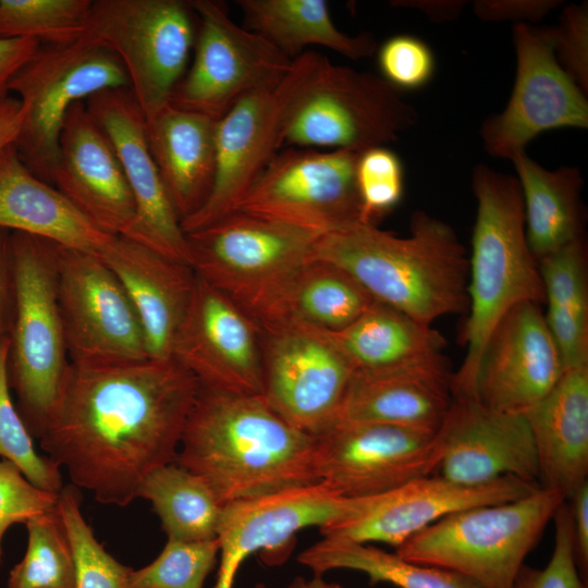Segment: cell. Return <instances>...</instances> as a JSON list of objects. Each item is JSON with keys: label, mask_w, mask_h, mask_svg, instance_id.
<instances>
[{"label": "cell", "mask_w": 588, "mask_h": 588, "mask_svg": "<svg viewBox=\"0 0 588 588\" xmlns=\"http://www.w3.org/2000/svg\"><path fill=\"white\" fill-rule=\"evenodd\" d=\"M40 44L29 38L0 39V97L13 75L33 58Z\"/></svg>", "instance_id": "obj_49"}, {"label": "cell", "mask_w": 588, "mask_h": 588, "mask_svg": "<svg viewBox=\"0 0 588 588\" xmlns=\"http://www.w3.org/2000/svg\"><path fill=\"white\" fill-rule=\"evenodd\" d=\"M555 525L554 549L548 564L541 568L523 565L514 588H587L579 573L572 519L568 504L564 501L553 518Z\"/></svg>", "instance_id": "obj_44"}, {"label": "cell", "mask_w": 588, "mask_h": 588, "mask_svg": "<svg viewBox=\"0 0 588 588\" xmlns=\"http://www.w3.org/2000/svg\"><path fill=\"white\" fill-rule=\"evenodd\" d=\"M85 105L110 139L134 198L135 219L125 238L191 266L187 236L150 152L146 121L131 89H106Z\"/></svg>", "instance_id": "obj_20"}, {"label": "cell", "mask_w": 588, "mask_h": 588, "mask_svg": "<svg viewBox=\"0 0 588 588\" xmlns=\"http://www.w3.org/2000/svg\"><path fill=\"white\" fill-rule=\"evenodd\" d=\"M289 588H343L339 584L329 583L322 579L321 576H314L311 579L296 577L292 580Z\"/></svg>", "instance_id": "obj_53"}, {"label": "cell", "mask_w": 588, "mask_h": 588, "mask_svg": "<svg viewBox=\"0 0 588 588\" xmlns=\"http://www.w3.org/2000/svg\"><path fill=\"white\" fill-rule=\"evenodd\" d=\"M359 154L341 149L277 154L236 210L318 235L362 222L356 184Z\"/></svg>", "instance_id": "obj_15"}, {"label": "cell", "mask_w": 588, "mask_h": 588, "mask_svg": "<svg viewBox=\"0 0 588 588\" xmlns=\"http://www.w3.org/2000/svg\"><path fill=\"white\" fill-rule=\"evenodd\" d=\"M13 315L8 377L16 408L33 438H40L70 365L58 298L53 243L11 232Z\"/></svg>", "instance_id": "obj_5"}, {"label": "cell", "mask_w": 588, "mask_h": 588, "mask_svg": "<svg viewBox=\"0 0 588 588\" xmlns=\"http://www.w3.org/2000/svg\"><path fill=\"white\" fill-rule=\"evenodd\" d=\"M524 415L541 487L559 490L567 500L587 481L588 366L566 369L550 393Z\"/></svg>", "instance_id": "obj_28"}, {"label": "cell", "mask_w": 588, "mask_h": 588, "mask_svg": "<svg viewBox=\"0 0 588 588\" xmlns=\"http://www.w3.org/2000/svg\"><path fill=\"white\" fill-rule=\"evenodd\" d=\"M0 228L98 257L115 237L32 173L13 144L0 152Z\"/></svg>", "instance_id": "obj_27"}, {"label": "cell", "mask_w": 588, "mask_h": 588, "mask_svg": "<svg viewBox=\"0 0 588 588\" xmlns=\"http://www.w3.org/2000/svg\"><path fill=\"white\" fill-rule=\"evenodd\" d=\"M510 161L520 187L527 242L536 259L584 238V179L579 169L548 170L525 150L513 155Z\"/></svg>", "instance_id": "obj_32"}, {"label": "cell", "mask_w": 588, "mask_h": 588, "mask_svg": "<svg viewBox=\"0 0 588 588\" xmlns=\"http://www.w3.org/2000/svg\"><path fill=\"white\" fill-rule=\"evenodd\" d=\"M24 118V109L16 97H0V152L14 144Z\"/></svg>", "instance_id": "obj_52"}, {"label": "cell", "mask_w": 588, "mask_h": 588, "mask_svg": "<svg viewBox=\"0 0 588 588\" xmlns=\"http://www.w3.org/2000/svg\"><path fill=\"white\" fill-rule=\"evenodd\" d=\"M10 234L0 228V341L9 336L14 304Z\"/></svg>", "instance_id": "obj_50"}, {"label": "cell", "mask_w": 588, "mask_h": 588, "mask_svg": "<svg viewBox=\"0 0 588 588\" xmlns=\"http://www.w3.org/2000/svg\"><path fill=\"white\" fill-rule=\"evenodd\" d=\"M186 236L196 275L255 322L321 235L236 210Z\"/></svg>", "instance_id": "obj_7"}, {"label": "cell", "mask_w": 588, "mask_h": 588, "mask_svg": "<svg viewBox=\"0 0 588 588\" xmlns=\"http://www.w3.org/2000/svg\"><path fill=\"white\" fill-rule=\"evenodd\" d=\"M561 3L560 0H478L473 3V10L482 21L526 24L542 20Z\"/></svg>", "instance_id": "obj_47"}, {"label": "cell", "mask_w": 588, "mask_h": 588, "mask_svg": "<svg viewBox=\"0 0 588 588\" xmlns=\"http://www.w3.org/2000/svg\"><path fill=\"white\" fill-rule=\"evenodd\" d=\"M328 59L307 50L275 85L242 97L216 126V174L205 205L181 222L185 234L235 211L284 144L292 109Z\"/></svg>", "instance_id": "obj_10"}, {"label": "cell", "mask_w": 588, "mask_h": 588, "mask_svg": "<svg viewBox=\"0 0 588 588\" xmlns=\"http://www.w3.org/2000/svg\"><path fill=\"white\" fill-rule=\"evenodd\" d=\"M356 184L360 201V221L376 224L390 213L404 194V168L400 157L388 147H373L359 154Z\"/></svg>", "instance_id": "obj_42"}, {"label": "cell", "mask_w": 588, "mask_h": 588, "mask_svg": "<svg viewBox=\"0 0 588 588\" xmlns=\"http://www.w3.org/2000/svg\"><path fill=\"white\" fill-rule=\"evenodd\" d=\"M564 501L561 491L540 487L511 502L457 511L409 537L395 553L464 575L481 588H514L526 556Z\"/></svg>", "instance_id": "obj_6"}, {"label": "cell", "mask_w": 588, "mask_h": 588, "mask_svg": "<svg viewBox=\"0 0 588 588\" xmlns=\"http://www.w3.org/2000/svg\"><path fill=\"white\" fill-rule=\"evenodd\" d=\"M124 287L139 319L149 359H171L196 283L193 268L123 236L99 256Z\"/></svg>", "instance_id": "obj_25"}, {"label": "cell", "mask_w": 588, "mask_h": 588, "mask_svg": "<svg viewBox=\"0 0 588 588\" xmlns=\"http://www.w3.org/2000/svg\"><path fill=\"white\" fill-rule=\"evenodd\" d=\"M417 121L415 107L380 75L327 60L295 102L284 144L363 152L396 142Z\"/></svg>", "instance_id": "obj_11"}, {"label": "cell", "mask_w": 588, "mask_h": 588, "mask_svg": "<svg viewBox=\"0 0 588 588\" xmlns=\"http://www.w3.org/2000/svg\"><path fill=\"white\" fill-rule=\"evenodd\" d=\"M219 553L218 539H168L154 562L131 572L126 588H203L205 579L218 563Z\"/></svg>", "instance_id": "obj_41"}, {"label": "cell", "mask_w": 588, "mask_h": 588, "mask_svg": "<svg viewBox=\"0 0 588 588\" xmlns=\"http://www.w3.org/2000/svg\"><path fill=\"white\" fill-rule=\"evenodd\" d=\"M555 30V56L563 70L587 94L588 11L587 4H569Z\"/></svg>", "instance_id": "obj_46"}, {"label": "cell", "mask_w": 588, "mask_h": 588, "mask_svg": "<svg viewBox=\"0 0 588 588\" xmlns=\"http://www.w3.org/2000/svg\"><path fill=\"white\" fill-rule=\"evenodd\" d=\"M375 302L348 272L311 259L291 275L255 323H287L336 332L352 324Z\"/></svg>", "instance_id": "obj_31"}, {"label": "cell", "mask_w": 588, "mask_h": 588, "mask_svg": "<svg viewBox=\"0 0 588 588\" xmlns=\"http://www.w3.org/2000/svg\"><path fill=\"white\" fill-rule=\"evenodd\" d=\"M58 498L59 493L35 487L14 463L0 461V562L9 527L56 511Z\"/></svg>", "instance_id": "obj_45"}, {"label": "cell", "mask_w": 588, "mask_h": 588, "mask_svg": "<svg viewBox=\"0 0 588 588\" xmlns=\"http://www.w3.org/2000/svg\"><path fill=\"white\" fill-rule=\"evenodd\" d=\"M554 27L515 24L516 75L507 105L487 118L480 136L488 155L511 159L543 132L588 127L586 93L560 65Z\"/></svg>", "instance_id": "obj_13"}, {"label": "cell", "mask_w": 588, "mask_h": 588, "mask_svg": "<svg viewBox=\"0 0 588 588\" xmlns=\"http://www.w3.org/2000/svg\"><path fill=\"white\" fill-rule=\"evenodd\" d=\"M376 53L380 76L400 91L420 89L434 75L433 51L418 37H390L378 47Z\"/></svg>", "instance_id": "obj_43"}, {"label": "cell", "mask_w": 588, "mask_h": 588, "mask_svg": "<svg viewBox=\"0 0 588 588\" xmlns=\"http://www.w3.org/2000/svg\"><path fill=\"white\" fill-rule=\"evenodd\" d=\"M471 188L477 208L468 255V316L461 333L466 354L453 373L452 395H474L483 347L510 309L522 303L544 304L539 264L526 237L517 179L477 164Z\"/></svg>", "instance_id": "obj_4"}, {"label": "cell", "mask_w": 588, "mask_h": 588, "mask_svg": "<svg viewBox=\"0 0 588 588\" xmlns=\"http://www.w3.org/2000/svg\"><path fill=\"white\" fill-rule=\"evenodd\" d=\"M146 125L150 152L182 222L195 215L211 193L217 120L169 105Z\"/></svg>", "instance_id": "obj_29"}, {"label": "cell", "mask_w": 588, "mask_h": 588, "mask_svg": "<svg viewBox=\"0 0 588 588\" xmlns=\"http://www.w3.org/2000/svg\"><path fill=\"white\" fill-rule=\"evenodd\" d=\"M442 455L436 475L466 486L511 476L539 479L534 439L525 415L488 408L474 395H453L437 431Z\"/></svg>", "instance_id": "obj_23"}, {"label": "cell", "mask_w": 588, "mask_h": 588, "mask_svg": "<svg viewBox=\"0 0 588 588\" xmlns=\"http://www.w3.org/2000/svg\"><path fill=\"white\" fill-rule=\"evenodd\" d=\"M547 326L564 368L588 366V274L585 238L540 259Z\"/></svg>", "instance_id": "obj_34"}, {"label": "cell", "mask_w": 588, "mask_h": 588, "mask_svg": "<svg viewBox=\"0 0 588 588\" xmlns=\"http://www.w3.org/2000/svg\"><path fill=\"white\" fill-rule=\"evenodd\" d=\"M58 298L74 364L147 359L143 329L121 282L97 255L53 243Z\"/></svg>", "instance_id": "obj_16"}, {"label": "cell", "mask_w": 588, "mask_h": 588, "mask_svg": "<svg viewBox=\"0 0 588 588\" xmlns=\"http://www.w3.org/2000/svg\"><path fill=\"white\" fill-rule=\"evenodd\" d=\"M52 185L107 234L125 237L136 208L115 150L86 108L75 102L65 115Z\"/></svg>", "instance_id": "obj_24"}, {"label": "cell", "mask_w": 588, "mask_h": 588, "mask_svg": "<svg viewBox=\"0 0 588 588\" xmlns=\"http://www.w3.org/2000/svg\"><path fill=\"white\" fill-rule=\"evenodd\" d=\"M452 378L453 372L373 377L353 373L334 421L377 422L437 432L452 403Z\"/></svg>", "instance_id": "obj_30"}, {"label": "cell", "mask_w": 588, "mask_h": 588, "mask_svg": "<svg viewBox=\"0 0 588 588\" xmlns=\"http://www.w3.org/2000/svg\"><path fill=\"white\" fill-rule=\"evenodd\" d=\"M411 234L355 222L318 237L314 259L348 272L377 302L431 326L467 311L468 255L445 222L415 211Z\"/></svg>", "instance_id": "obj_3"}, {"label": "cell", "mask_w": 588, "mask_h": 588, "mask_svg": "<svg viewBox=\"0 0 588 588\" xmlns=\"http://www.w3.org/2000/svg\"><path fill=\"white\" fill-rule=\"evenodd\" d=\"M564 371L540 305L522 303L510 309L489 335L474 395L493 411L524 415L550 393Z\"/></svg>", "instance_id": "obj_22"}, {"label": "cell", "mask_w": 588, "mask_h": 588, "mask_svg": "<svg viewBox=\"0 0 588 588\" xmlns=\"http://www.w3.org/2000/svg\"><path fill=\"white\" fill-rule=\"evenodd\" d=\"M175 463L200 477L222 505L320 481L313 436L262 395L200 384Z\"/></svg>", "instance_id": "obj_2"}, {"label": "cell", "mask_w": 588, "mask_h": 588, "mask_svg": "<svg viewBox=\"0 0 588 588\" xmlns=\"http://www.w3.org/2000/svg\"><path fill=\"white\" fill-rule=\"evenodd\" d=\"M137 498L151 502L168 539H218L223 505L200 477L175 462L151 471L138 487Z\"/></svg>", "instance_id": "obj_35"}, {"label": "cell", "mask_w": 588, "mask_h": 588, "mask_svg": "<svg viewBox=\"0 0 588 588\" xmlns=\"http://www.w3.org/2000/svg\"><path fill=\"white\" fill-rule=\"evenodd\" d=\"M394 7L411 8L422 12L436 22L454 21L458 17L467 1L461 0H402L391 2Z\"/></svg>", "instance_id": "obj_51"}, {"label": "cell", "mask_w": 588, "mask_h": 588, "mask_svg": "<svg viewBox=\"0 0 588 588\" xmlns=\"http://www.w3.org/2000/svg\"><path fill=\"white\" fill-rule=\"evenodd\" d=\"M58 510L74 558L75 588H126L133 568L118 562L96 539L82 514L77 487L62 488Z\"/></svg>", "instance_id": "obj_39"}, {"label": "cell", "mask_w": 588, "mask_h": 588, "mask_svg": "<svg viewBox=\"0 0 588 588\" xmlns=\"http://www.w3.org/2000/svg\"><path fill=\"white\" fill-rule=\"evenodd\" d=\"M267 403L292 426L316 436L330 426L353 377L320 332L296 324L258 326Z\"/></svg>", "instance_id": "obj_17"}, {"label": "cell", "mask_w": 588, "mask_h": 588, "mask_svg": "<svg viewBox=\"0 0 588 588\" xmlns=\"http://www.w3.org/2000/svg\"><path fill=\"white\" fill-rule=\"evenodd\" d=\"M195 13L182 0H96L82 38L112 51L146 123L170 105L194 49Z\"/></svg>", "instance_id": "obj_8"}, {"label": "cell", "mask_w": 588, "mask_h": 588, "mask_svg": "<svg viewBox=\"0 0 588 588\" xmlns=\"http://www.w3.org/2000/svg\"><path fill=\"white\" fill-rule=\"evenodd\" d=\"M171 358L192 372L200 385L237 394H264L262 354L256 323L228 296L197 275Z\"/></svg>", "instance_id": "obj_19"}, {"label": "cell", "mask_w": 588, "mask_h": 588, "mask_svg": "<svg viewBox=\"0 0 588 588\" xmlns=\"http://www.w3.org/2000/svg\"><path fill=\"white\" fill-rule=\"evenodd\" d=\"M315 576L346 568L363 572L369 583H388L399 588H481L458 573L408 562L369 543L323 538L297 556Z\"/></svg>", "instance_id": "obj_36"}, {"label": "cell", "mask_w": 588, "mask_h": 588, "mask_svg": "<svg viewBox=\"0 0 588 588\" xmlns=\"http://www.w3.org/2000/svg\"><path fill=\"white\" fill-rule=\"evenodd\" d=\"M245 28L261 36L294 61L309 46L329 48L351 60L373 56L378 44L370 33L340 30L323 0H237Z\"/></svg>", "instance_id": "obj_33"}, {"label": "cell", "mask_w": 588, "mask_h": 588, "mask_svg": "<svg viewBox=\"0 0 588 588\" xmlns=\"http://www.w3.org/2000/svg\"><path fill=\"white\" fill-rule=\"evenodd\" d=\"M90 0H0V39L29 38L45 46L82 39Z\"/></svg>", "instance_id": "obj_38"}, {"label": "cell", "mask_w": 588, "mask_h": 588, "mask_svg": "<svg viewBox=\"0 0 588 588\" xmlns=\"http://www.w3.org/2000/svg\"><path fill=\"white\" fill-rule=\"evenodd\" d=\"M541 486L506 476L475 486L458 485L439 475L412 480L369 498L355 515L320 528L323 538L362 543L382 542L395 549L405 540L457 511L511 502Z\"/></svg>", "instance_id": "obj_21"}, {"label": "cell", "mask_w": 588, "mask_h": 588, "mask_svg": "<svg viewBox=\"0 0 588 588\" xmlns=\"http://www.w3.org/2000/svg\"><path fill=\"white\" fill-rule=\"evenodd\" d=\"M316 331L332 343L354 375L451 372L441 333L377 301L348 327L336 332Z\"/></svg>", "instance_id": "obj_26"}, {"label": "cell", "mask_w": 588, "mask_h": 588, "mask_svg": "<svg viewBox=\"0 0 588 588\" xmlns=\"http://www.w3.org/2000/svg\"><path fill=\"white\" fill-rule=\"evenodd\" d=\"M368 499L343 498L319 481L223 505L213 588H233L241 564L255 552L261 553L266 564L283 563L299 530L320 529L353 516Z\"/></svg>", "instance_id": "obj_18"}, {"label": "cell", "mask_w": 588, "mask_h": 588, "mask_svg": "<svg viewBox=\"0 0 588 588\" xmlns=\"http://www.w3.org/2000/svg\"><path fill=\"white\" fill-rule=\"evenodd\" d=\"M199 22L193 61L170 105L222 118L242 97L278 84L293 61L256 33L233 22L224 3L191 0Z\"/></svg>", "instance_id": "obj_12"}, {"label": "cell", "mask_w": 588, "mask_h": 588, "mask_svg": "<svg viewBox=\"0 0 588 588\" xmlns=\"http://www.w3.org/2000/svg\"><path fill=\"white\" fill-rule=\"evenodd\" d=\"M198 390L173 358L70 362L40 448L75 487L126 506L151 471L175 462Z\"/></svg>", "instance_id": "obj_1"}, {"label": "cell", "mask_w": 588, "mask_h": 588, "mask_svg": "<svg viewBox=\"0 0 588 588\" xmlns=\"http://www.w3.org/2000/svg\"><path fill=\"white\" fill-rule=\"evenodd\" d=\"M313 437L319 480L352 500L433 475L442 455L438 432L393 425L334 421Z\"/></svg>", "instance_id": "obj_14"}, {"label": "cell", "mask_w": 588, "mask_h": 588, "mask_svg": "<svg viewBox=\"0 0 588 588\" xmlns=\"http://www.w3.org/2000/svg\"><path fill=\"white\" fill-rule=\"evenodd\" d=\"M572 519L576 562L583 579L588 569V481L579 486L566 500Z\"/></svg>", "instance_id": "obj_48"}, {"label": "cell", "mask_w": 588, "mask_h": 588, "mask_svg": "<svg viewBox=\"0 0 588 588\" xmlns=\"http://www.w3.org/2000/svg\"><path fill=\"white\" fill-rule=\"evenodd\" d=\"M113 88H130V81L109 49L85 38L68 46L40 45L7 87L24 109L13 145L32 173L52 185L68 111L75 102Z\"/></svg>", "instance_id": "obj_9"}, {"label": "cell", "mask_w": 588, "mask_h": 588, "mask_svg": "<svg viewBox=\"0 0 588 588\" xmlns=\"http://www.w3.org/2000/svg\"><path fill=\"white\" fill-rule=\"evenodd\" d=\"M23 560L10 572L9 588H75V565L59 510L26 524Z\"/></svg>", "instance_id": "obj_37"}, {"label": "cell", "mask_w": 588, "mask_h": 588, "mask_svg": "<svg viewBox=\"0 0 588 588\" xmlns=\"http://www.w3.org/2000/svg\"><path fill=\"white\" fill-rule=\"evenodd\" d=\"M9 336L0 341V456L14 463L35 487L59 493L63 486L60 467L37 453L11 395L8 377Z\"/></svg>", "instance_id": "obj_40"}]
</instances>
